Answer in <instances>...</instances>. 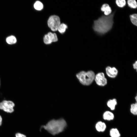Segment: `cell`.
Returning a JSON list of instances; mask_svg holds the SVG:
<instances>
[{"label":"cell","mask_w":137,"mask_h":137,"mask_svg":"<svg viewBox=\"0 0 137 137\" xmlns=\"http://www.w3.org/2000/svg\"><path fill=\"white\" fill-rule=\"evenodd\" d=\"M115 11L108 15H102L94 21L93 28L94 30L99 34L104 35L112 28Z\"/></svg>","instance_id":"cell-1"},{"label":"cell","mask_w":137,"mask_h":137,"mask_svg":"<svg viewBox=\"0 0 137 137\" xmlns=\"http://www.w3.org/2000/svg\"><path fill=\"white\" fill-rule=\"evenodd\" d=\"M15 106L13 101L4 100L0 102V109L7 113H11L14 112Z\"/></svg>","instance_id":"cell-5"},{"label":"cell","mask_w":137,"mask_h":137,"mask_svg":"<svg viewBox=\"0 0 137 137\" xmlns=\"http://www.w3.org/2000/svg\"><path fill=\"white\" fill-rule=\"evenodd\" d=\"M127 3L128 6L131 8L135 9L137 7V3L135 0H128Z\"/></svg>","instance_id":"cell-17"},{"label":"cell","mask_w":137,"mask_h":137,"mask_svg":"<svg viewBox=\"0 0 137 137\" xmlns=\"http://www.w3.org/2000/svg\"><path fill=\"white\" fill-rule=\"evenodd\" d=\"M1 85V81H0V87Z\"/></svg>","instance_id":"cell-25"},{"label":"cell","mask_w":137,"mask_h":137,"mask_svg":"<svg viewBox=\"0 0 137 137\" xmlns=\"http://www.w3.org/2000/svg\"><path fill=\"white\" fill-rule=\"evenodd\" d=\"M117 104V102L115 99L109 100L107 102L108 106L111 110H114L115 108V106Z\"/></svg>","instance_id":"cell-12"},{"label":"cell","mask_w":137,"mask_h":137,"mask_svg":"<svg viewBox=\"0 0 137 137\" xmlns=\"http://www.w3.org/2000/svg\"><path fill=\"white\" fill-rule=\"evenodd\" d=\"M66 126L65 121L61 118L51 120L45 125L42 126L41 128H44L52 135H55L63 132Z\"/></svg>","instance_id":"cell-2"},{"label":"cell","mask_w":137,"mask_h":137,"mask_svg":"<svg viewBox=\"0 0 137 137\" xmlns=\"http://www.w3.org/2000/svg\"><path fill=\"white\" fill-rule=\"evenodd\" d=\"M47 24L48 27L52 31H56L60 24V18L57 15H52L49 18Z\"/></svg>","instance_id":"cell-4"},{"label":"cell","mask_w":137,"mask_h":137,"mask_svg":"<svg viewBox=\"0 0 137 137\" xmlns=\"http://www.w3.org/2000/svg\"><path fill=\"white\" fill-rule=\"evenodd\" d=\"M67 28V26L64 23H62L60 25L58 30L61 33H63L65 31L66 29Z\"/></svg>","instance_id":"cell-19"},{"label":"cell","mask_w":137,"mask_h":137,"mask_svg":"<svg viewBox=\"0 0 137 137\" xmlns=\"http://www.w3.org/2000/svg\"><path fill=\"white\" fill-rule=\"evenodd\" d=\"M34 7L36 9L38 10H40L43 8V5L42 3L40 2L37 1L34 4Z\"/></svg>","instance_id":"cell-18"},{"label":"cell","mask_w":137,"mask_h":137,"mask_svg":"<svg viewBox=\"0 0 137 137\" xmlns=\"http://www.w3.org/2000/svg\"><path fill=\"white\" fill-rule=\"evenodd\" d=\"M15 137H27L26 135L20 133H17L15 134Z\"/></svg>","instance_id":"cell-21"},{"label":"cell","mask_w":137,"mask_h":137,"mask_svg":"<svg viewBox=\"0 0 137 137\" xmlns=\"http://www.w3.org/2000/svg\"><path fill=\"white\" fill-rule=\"evenodd\" d=\"M106 70L107 75L111 78L115 77L118 74V71L115 67H111L108 66L106 67Z\"/></svg>","instance_id":"cell-8"},{"label":"cell","mask_w":137,"mask_h":137,"mask_svg":"<svg viewBox=\"0 0 137 137\" xmlns=\"http://www.w3.org/2000/svg\"><path fill=\"white\" fill-rule=\"evenodd\" d=\"M137 61H136L133 64V67L134 69H137Z\"/></svg>","instance_id":"cell-22"},{"label":"cell","mask_w":137,"mask_h":137,"mask_svg":"<svg viewBox=\"0 0 137 137\" xmlns=\"http://www.w3.org/2000/svg\"><path fill=\"white\" fill-rule=\"evenodd\" d=\"M6 41L8 44H15L16 43V39L14 36H11L7 38Z\"/></svg>","instance_id":"cell-14"},{"label":"cell","mask_w":137,"mask_h":137,"mask_svg":"<svg viewBox=\"0 0 137 137\" xmlns=\"http://www.w3.org/2000/svg\"><path fill=\"white\" fill-rule=\"evenodd\" d=\"M43 40L45 44H49L53 42L57 41H58V38L55 33H53L49 32L47 34L45 35Z\"/></svg>","instance_id":"cell-7"},{"label":"cell","mask_w":137,"mask_h":137,"mask_svg":"<svg viewBox=\"0 0 137 137\" xmlns=\"http://www.w3.org/2000/svg\"><path fill=\"white\" fill-rule=\"evenodd\" d=\"M131 113L134 115L137 114V104L136 102L131 104L130 109Z\"/></svg>","instance_id":"cell-15"},{"label":"cell","mask_w":137,"mask_h":137,"mask_svg":"<svg viewBox=\"0 0 137 137\" xmlns=\"http://www.w3.org/2000/svg\"><path fill=\"white\" fill-rule=\"evenodd\" d=\"M130 18L131 21L133 24L136 26L137 25V14L134 13L130 15Z\"/></svg>","instance_id":"cell-16"},{"label":"cell","mask_w":137,"mask_h":137,"mask_svg":"<svg viewBox=\"0 0 137 137\" xmlns=\"http://www.w3.org/2000/svg\"><path fill=\"white\" fill-rule=\"evenodd\" d=\"M137 96H136V97H135V100H136V101H137Z\"/></svg>","instance_id":"cell-24"},{"label":"cell","mask_w":137,"mask_h":137,"mask_svg":"<svg viewBox=\"0 0 137 137\" xmlns=\"http://www.w3.org/2000/svg\"><path fill=\"white\" fill-rule=\"evenodd\" d=\"M2 116L0 115V126H1L2 123Z\"/></svg>","instance_id":"cell-23"},{"label":"cell","mask_w":137,"mask_h":137,"mask_svg":"<svg viewBox=\"0 0 137 137\" xmlns=\"http://www.w3.org/2000/svg\"><path fill=\"white\" fill-rule=\"evenodd\" d=\"M94 79L96 84L99 86H104L107 83V79L104 73L102 72L98 73L96 75Z\"/></svg>","instance_id":"cell-6"},{"label":"cell","mask_w":137,"mask_h":137,"mask_svg":"<svg viewBox=\"0 0 137 137\" xmlns=\"http://www.w3.org/2000/svg\"><path fill=\"white\" fill-rule=\"evenodd\" d=\"M101 10L104 12V14L106 16H108L110 14L112 10L109 5L107 4H103L101 8Z\"/></svg>","instance_id":"cell-10"},{"label":"cell","mask_w":137,"mask_h":137,"mask_svg":"<svg viewBox=\"0 0 137 137\" xmlns=\"http://www.w3.org/2000/svg\"><path fill=\"white\" fill-rule=\"evenodd\" d=\"M95 127L96 130L99 132L104 131L106 128L105 124L100 121L96 123Z\"/></svg>","instance_id":"cell-9"},{"label":"cell","mask_w":137,"mask_h":137,"mask_svg":"<svg viewBox=\"0 0 137 137\" xmlns=\"http://www.w3.org/2000/svg\"><path fill=\"white\" fill-rule=\"evenodd\" d=\"M95 76L94 72L92 71H81L76 75L79 82L84 85H89L92 83L94 79Z\"/></svg>","instance_id":"cell-3"},{"label":"cell","mask_w":137,"mask_h":137,"mask_svg":"<svg viewBox=\"0 0 137 137\" xmlns=\"http://www.w3.org/2000/svg\"><path fill=\"white\" fill-rule=\"evenodd\" d=\"M110 135L111 137H120L121 136L119 131L116 128H113L110 130Z\"/></svg>","instance_id":"cell-13"},{"label":"cell","mask_w":137,"mask_h":137,"mask_svg":"<svg viewBox=\"0 0 137 137\" xmlns=\"http://www.w3.org/2000/svg\"><path fill=\"white\" fill-rule=\"evenodd\" d=\"M103 118L105 120L111 121L114 119V115L112 113L109 111H107L103 113Z\"/></svg>","instance_id":"cell-11"},{"label":"cell","mask_w":137,"mask_h":137,"mask_svg":"<svg viewBox=\"0 0 137 137\" xmlns=\"http://www.w3.org/2000/svg\"><path fill=\"white\" fill-rule=\"evenodd\" d=\"M116 3L118 7L122 8L125 6L126 2L125 0H116Z\"/></svg>","instance_id":"cell-20"}]
</instances>
